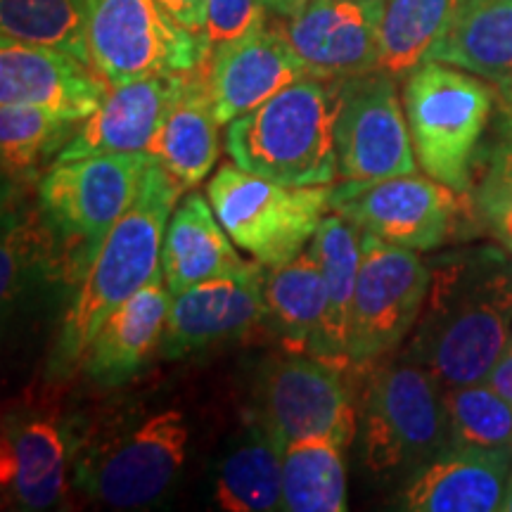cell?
I'll use <instances>...</instances> for the list:
<instances>
[{
	"mask_svg": "<svg viewBox=\"0 0 512 512\" xmlns=\"http://www.w3.org/2000/svg\"><path fill=\"white\" fill-rule=\"evenodd\" d=\"M34 252V230L29 226H15L5 233L3 240V271H0V292L3 302L15 297L19 280L24 278V268L29 264V256Z\"/></svg>",
	"mask_w": 512,
	"mask_h": 512,
	"instance_id": "34",
	"label": "cell"
},
{
	"mask_svg": "<svg viewBox=\"0 0 512 512\" xmlns=\"http://www.w3.org/2000/svg\"><path fill=\"white\" fill-rule=\"evenodd\" d=\"M342 370L320 358L294 354L266 377L261 425L280 451L290 441L335 437L349 446L356 437V411L344 389Z\"/></svg>",
	"mask_w": 512,
	"mask_h": 512,
	"instance_id": "12",
	"label": "cell"
},
{
	"mask_svg": "<svg viewBox=\"0 0 512 512\" xmlns=\"http://www.w3.org/2000/svg\"><path fill=\"white\" fill-rule=\"evenodd\" d=\"M214 498L228 512H268L283 503V451L264 425L223 458Z\"/></svg>",
	"mask_w": 512,
	"mask_h": 512,
	"instance_id": "28",
	"label": "cell"
},
{
	"mask_svg": "<svg viewBox=\"0 0 512 512\" xmlns=\"http://www.w3.org/2000/svg\"><path fill=\"white\" fill-rule=\"evenodd\" d=\"M190 74H157L112 86L98 112L83 119L76 136L57 152L55 162L110 152H145L183 95Z\"/></svg>",
	"mask_w": 512,
	"mask_h": 512,
	"instance_id": "18",
	"label": "cell"
},
{
	"mask_svg": "<svg viewBox=\"0 0 512 512\" xmlns=\"http://www.w3.org/2000/svg\"><path fill=\"white\" fill-rule=\"evenodd\" d=\"M204 76L214 117L221 126H228L294 81L309 76V69L292 48L283 24H264L211 50Z\"/></svg>",
	"mask_w": 512,
	"mask_h": 512,
	"instance_id": "15",
	"label": "cell"
},
{
	"mask_svg": "<svg viewBox=\"0 0 512 512\" xmlns=\"http://www.w3.org/2000/svg\"><path fill=\"white\" fill-rule=\"evenodd\" d=\"M174 292L164 275L133 294L102 323L83 354L86 373L100 384H121L145 366L159 344L169 320Z\"/></svg>",
	"mask_w": 512,
	"mask_h": 512,
	"instance_id": "21",
	"label": "cell"
},
{
	"mask_svg": "<svg viewBox=\"0 0 512 512\" xmlns=\"http://www.w3.org/2000/svg\"><path fill=\"white\" fill-rule=\"evenodd\" d=\"M512 448L456 446L437 453L401 491L399 508L411 512L501 510Z\"/></svg>",
	"mask_w": 512,
	"mask_h": 512,
	"instance_id": "19",
	"label": "cell"
},
{
	"mask_svg": "<svg viewBox=\"0 0 512 512\" xmlns=\"http://www.w3.org/2000/svg\"><path fill=\"white\" fill-rule=\"evenodd\" d=\"M363 230L347 216L332 211L320 223L311 252L325 275V313L311 354L337 370L351 366L349 361V320L354 302L358 268H361Z\"/></svg>",
	"mask_w": 512,
	"mask_h": 512,
	"instance_id": "22",
	"label": "cell"
},
{
	"mask_svg": "<svg viewBox=\"0 0 512 512\" xmlns=\"http://www.w3.org/2000/svg\"><path fill=\"white\" fill-rule=\"evenodd\" d=\"M185 29L204 34L207 29V0H159Z\"/></svg>",
	"mask_w": 512,
	"mask_h": 512,
	"instance_id": "35",
	"label": "cell"
},
{
	"mask_svg": "<svg viewBox=\"0 0 512 512\" xmlns=\"http://www.w3.org/2000/svg\"><path fill=\"white\" fill-rule=\"evenodd\" d=\"M185 185L152 162L133 207L117 221L83 275L72 306L64 313L57 358L64 366L83 361L107 318L162 271L164 235Z\"/></svg>",
	"mask_w": 512,
	"mask_h": 512,
	"instance_id": "2",
	"label": "cell"
},
{
	"mask_svg": "<svg viewBox=\"0 0 512 512\" xmlns=\"http://www.w3.org/2000/svg\"><path fill=\"white\" fill-rule=\"evenodd\" d=\"M221 226L209 197L190 192L176 204L164 235L162 271L169 290L181 294L216 278L259 273V261H245Z\"/></svg>",
	"mask_w": 512,
	"mask_h": 512,
	"instance_id": "20",
	"label": "cell"
},
{
	"mask_svg": "<svg viewBox=\"0 0 512 512\" xmlns=\"http://www.w3.org/2000/svg\"><path fill=\"white\" fill-rule=\"evenodd\" d=\"M335 140L344 183L415 174L420 166L394 76L380 69L339 83Z\"/></svg>",
	"mask_w": 512,
	"mask_h": 512,
	"instance_id": "10",
	"label": "cell"
},
{
	"mask_svg": "<svg viewBox=\"0 0 512 512\" xmlns=\"http://www.w3.org/2000/svg\"><path fill=\"white\" fill-rule=\"evenodd\" d=\"M188 441L190 427L181 411L171 408L150 415L93 465L88 486L110 508L133 510L152 505L183 470Z\"/></svg>",
	"mask_w": 512,
	"mask_h": 512,
	"instance_id": "13",
	"label": "cell"
},
{
	"mask_svg": "<svg viewBox=\"0 0 512 512\" xmlns=\"http://www.w3.org/2000/svg\"><path fill=\"white\" fill-rule=\"evenodd\" d=\"M344 446L335 437L290 441L283 448V503L287 512L347 510Z\"/></svg>",
	"mask_w": 512,
	"mask_h": 512,
	"instance_id": "27",
	"label": "cell"
},
{
	"mask_svg": "<svg viewBox=\"0 0 512 512\" xmlns=\"http://www.w3.org/2000/svg\"><path fill=\"white\" fill-rule=\"evenodd\" d=\"M503 247H505V252H508V254L512 256V242H505V245H503Z\"/></svg>",
	"mask_w": 512,
	"mask_h": 512,
	"instance_id": "40",
	"label": "cell"
},
{
	"mask_svg": "<svg viewBox=\"0 0 512 512\" xmlns=\"http://www.w3.org/2000/svg\"><path fill=\"white\" fill-rule=\"evenodd\" d=\"M460 195L463 192L415 171L382 181H342L339 188H332V211L392 245L432 252L456 233Z\"/></svg>",
	"mask_w": 512,
	"mask_h": 512,
	"instance_id": "11",
	"label": "cell"
},
{
	"mask_svg": "<svg viewBox=\"0 0 512 512\" xmlns=\"http://www.w3.org/2000/svg\"><path fill=\"white\" fill-rule=\"evenodd\" d=\"M110 83L67 50L3 36L0 105H31L57 117L83 121L98 112Z\"/></svg>",
	"mask_w": 512,
	"mask_h": 512,
	"instance_id": "16",
	"label": "cell"
},
{
	"mask_svg": "<svg viewBox=\"0 0 512 512\" xmlns=\"http://www.w3.org/2000/svg\"><path fill=\"white\" fill-rule=\"evenodd\" d=\"M259 3L264 5L268 12H273V15L287 19L297 15L299 10H304L311 0H259Z\"/></svg>",
	"mask_w": 512,
	"mask_h": 512,
	"instance_id": "38",
	"label": "cell"
},
{
	"mask_svg": "<svg viewBox=\"0 0 512 512\" xmlns=\"http://www.w3.org/2000/svg\"><path fill=\"white\" fill-rule=\"evenodd\" d=\"M219 126L209 100L207 76L200 67L190 74L183 95L145 152L185 188H195L219 159Z\"/></svg>",
	"mask_w": 512,
	"mask_h": 512,
	"instance_id": "25",
	"label": "cell"
},
{
	"mask_svg": "<svg viewBox=\"0 0 512 512\" xmlns=\"http://www.w3.org/2000/svg\"><path fill=\"white\" fill-rule=\"evenodd\" d=\"M152 162L147 152H110L55 162L43 176L38 197L46 219L81 242L86 268L107 233L133 207Z\"/></svg>",
	"mask_w": 512,
	"mask_h": 512,
	"instance_id": "9",
	"label": "cell"
},
{
	"mask_svg": "<svg viewBox=\"0 0 512 512\" xmlns=\"http://www.w3.org/2000/svg\"><path fill=\"white\" fill-rule=\"evenodd\" d=\"M363 460L375 475L432 460L444 451L448 422L439 384L420 363L382 368L363 396Z\"/></svg>",
	"mask_w": 512,
	"mask_h": 512,
	"instance_id": "7",
	"label": "cell"
},
{
	"mask_svg": "<svg viewBox=\"0 0 512 512\" xmlns=\"http://www.w3.org/2000/svg\"><path fill=\"white\" fill-rule=\"evenodd\" d=\"M427 287L430 266L415 249L361 235V268L349 320L351 366L380 361L411 337Z\"/></svg>",
	"mask_w": 512,
	"mask_h": 512,
	"instance_id": "8",
	"label": "cell"
},
{
	"mask_svg": "<svg viewBox=\"0 0 512 512\" xmlns=\"http://www.w3.org/2000/svg\"><path fill=\"white\" fill-rule=\"evenodd\" d=\"M83 121L64 119L31 105L0 107V155L5 174H29L43 159L62 150Z\"/></svg>",
	"mask_w": 512,
	"mask_h": 512,
	"instance_id": "30",
	"label": "cell"
},
{
	"mask_svg": "<svg viewBox=\"0 0 512 512\" xmlns=\"http://www.w3.org/2000/svg\"><path fill=\"white\" fill-rule=\"evenodd\" d=\"M342 79L304 76L226 126L235 166L283 185H330L339 178L335 124Z\"/></svg>",
	"mask_w": 512,
	"mask_h": 512,
	"instance_id": "3",
	"label": "cell"
},
{
	"mask_svg": "<svg viewBox=\"0 0 512 512\" xmlns=\"http://www.w3.org/2000/svg\"><path fill=\"white\" fill-rule=\"evenodd\" d=\"M264 294L287 351H309L325 313V275L311 249H304L287 264L268 268Z\"/></svg>",
	"mask_w": 512,
	"mask_h": 512,
	"instance_id": "26",
	"label": "cell"
},
{
	"mask_svg": "<svg viewBox=\"0 0 512 512\" xmlns=\"http://www.w3.org/2000/svg\"><path fill=\"white\" fill-rule=\"evenodd\" d=\"M0 31L15 41L67 50L88 62L81 0H0Z\"/></svg>",
	"mask_w": 512,
	"mask_h": 512,
	"instance_id": "32",
	"label": "cell"
},
{
	"mask_svg": "<svg viewBox=\"0 0 512 512\" xmlns=\"http://www.w3.org/2000/svg\"><path fill=\"white\" fill-rule=\"evenodd\" d=\"M486 382H489L498 394H503L505 399L512 403V339H510L508 349L503 351V356L498 358L496 368L491 370L489 380Z\"/></svg>",
	"mask_w": 512,
	"mask_h": 512,
	"instance_id": "36",
	"label": "cell"
},
{
	"mask_svg": "<svg viewBox=\"0 0 512 512\" xmlns=\"http://www.w3.org/2000/svg\"><path fill=\"white\" fill-rule=\"evenodd\" d=\"M512 339V256L498 247L444 254L408 342L439 389L489 380Z\"/></svg>",
	"mask_w": 512,
	"mask_h": 512,
	"instance_id": "1",
	"label": "cell"
},
{
	"mask_svg": "<svg viewBox=\"0 0 512 512\" xmlns=\"http://www.w3.org/2000/svg\"><path fill=\"white\" fill-rule=\"evenodd\" d=\"M441 399L451 444L512 448V403L489 382L444 389Z\"/></svg>",
	"mask_w": 512,
	"mask_h": 512,
	"instance_id": "31",
	"label": "cell"
},
{
	"mask_svg": "<svg viewBox=\"0 0 512 512\" xmlns=\"http://www.w3.org/2000/svg\"><path fill=\"white\" fill-rule=\"evenodd\" d=\"M88 64L110 86L207 64V36L185 29L159 0H81Z\"/></svg>",
	"mask_w": 512,
	"mask_h": 512,
	"instance_id": "5",
	"label": "cell"
},
{
	"mask_svg": "<svg viewBox=\"0 0 512 512\" xmlns=\"http://www.w3.org/2000/svg\"><path fill=\"white\" fill-rule=\"evenodd\" d=\"M5 501L22 510H46L67 486V441L50 418H29L5 427L0 448Z\"/></svg>",
	"mask_w": 512,
	"mask_h": 512,
	"instance_id": "23",
	"label": "cell"
},
{
	"mask_svg": "<svg viewBox=\"0 0 512 512\" xmlns=\"http://www.w3.org/2000/svg\"><path fill=\"white\" fill-rule=\"evenodd\" d=\"M266 12L268 10L259 0H207L204 36H207L211 50L264 27Z\"/></svg>",
	"mask_w": 512,
	"mask_h": 512,
	"instance_id": "33",
	"label": "cell"
},
{
	"mask_svg": "<svg viewBox=\"0 0 512 512\" xmlns=\"http://www.w3.org/2000/svg\"><path fill=\"white\" fill-rule=\"evenodd\" d=\"M207 197L230 240L264 268L302 254L332 211L328 185H283L235 164L221 166Z\"/></svg>",
	"mask_w": 512,
	"mask_h": 512,
	"instance_id": "6",
	"label": "cell"
},
{
	"mask_svg": "<svg viewBox=\"0 0 512 512\" xmlns=\"http://www.w3.org/2000/svg\"><path fill=\"white\" fill-rule=\"evenodd\" d=\"M494 107L489 81L444 62L418 64L403 83V110L420 169L456 192L470 190Z\"/></svg>",
	"mask_w": 512,
	"mask_h": 512,
	"instance_id": "4",
	"label": "cell"
},
{
	"mask_svg": "<svg viewBox=\"0 0 512 512\" xmlns=\"http://www.w3.org/2000/svg\"><path fill=\"white\" fill-rule=\"evenodd\" d=\"M465 0H384L380 72L406 79L446 34Z\"/></svg>",
	"mask_w": 512,
	"mask_h": 512,
	"instance_id": "29",
	"label": "cell"
},
{
	"mask_svg": "<svg viewBox=\"0 0 512 512\" xmlns=\"http://www.w3.org/2000/svg\"><path fill=\"white\" fill-rule=\"evenodd\" d=\"M427 60L465 69L494 88L510 86L512 0H465Z\"/></svg>",
	"mask_w": 512,
	"mask_h": 512,
	"instance_id": "24",
	"label": "cell"
},
{
	"mask_svg": "<svg viewBox=\"0 0 512 512\" xmlns=\"http://www.w3.org/2000/svg\"><path fill=\"white\" fill-rule=\"evenodd\" d=\"M503 512H512V467H510V477H508V484H505V496H503V505H501Z\"/></svg>",
	"mask_w": 512,
	"mask_h": 512,
	"instance_id": "39",
	"label": "cell"
},
{
	"mask_svg": "<svg viewBox=\"0 0 512 512\" xmlns=\"http://www.w3.org/2000/svg\"><path fill=\"white\" fill-rule=\"evenodd\" d=\"M496 107H498V131H501V143L512 147V83L505 88H496Z\"/></svg>",
	"mask_w": 512,
	"mask_h": 512,
	"instance_id": "37",
	"label": "cell"
},
{
	"mask_svg": "<svg viewBox=\"0 0 512 512\" xmlns=\"http://www.w3.org/2000/svg\"><path fill=\"white\" fill-rule=\"evenodd\" d=\"M384 0H311L283 29L309 76L351 79L380 69Z\"/></svg>",
	"mask_w": 512,
	"mask_h": 512,
	"instance_id": "14",
	"label": "cell"
},
{
	"mask_svg": "<svg viewBox=\"0 0 512 512\" xmlns=\"http://www.w3.org/2000/svg\"><path fill=\"white\" fill-rule=\"evenodd\" d=\"M264 278V271L242 278H216L174 294L159 351L166 358H183L259 328L271 316Z\"/></svg>",
	"mask_w": 512,
	"mask_h": 512,
	"instance_id": "17",
	"label": "cell"
}]
</instances>
